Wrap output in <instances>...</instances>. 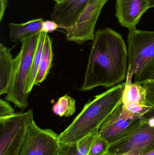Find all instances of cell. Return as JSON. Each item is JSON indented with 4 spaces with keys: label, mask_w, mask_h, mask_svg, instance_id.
Returning a JSON list of instances; mask_svg holds the SVG:
<instances>
[{
    "label": "cell",
    "mask_w": 154,
    "mask_h": 155,
    "mask_svg": "<svg viewBox=\"0 0 154 155\" xmlns=\"http://www.w3.org/2000/svg\"><path fill=\"white\" fill-rule=\"evenodd\" d=\"M8 5V0H0V22L2 21L5 10Z\"/></svg>",
    "instance_id": "cell-23"
},
{
    "label": "cell",
    "mask_w": 154,
    "mask_h": 155,
    "mask_svg": "<svg viewBox=\"0 0 154 155\" xmlns=\"http://www.w3.org/2000/svg\"><path fill=\"white\" fill-rule=\"evenodd\" d=\"M56 3H59L62 2H64L65 0H54Z\"/></svg>",
    "instance_id": "cell-27"
},
{
    "label": "cell",
    "mask_w": 154,
    "mask_h": 155,
    "mask_svg": "<svg viewBox=\"0 0 154 155\" xmlns=\"http://www.w3.org/2000/svg\"><path fill=\"white\" fill-rule=\"evenodd\" d=\"M98 131L89 135L76 143L70 144L60 143L58 155H88L92 141Z\"/></svg>",
    "instance_id": "cell-15"
},
{
    "label": "cell",
    "mask_w": 154,
    "mask_h": 155,
    "mask_svg": "<svg viewBox=\"0 0 154 155\" xmlns=\"http://www.w3.org/2000/svg\"><path fill=\"white\" fill-rule=\"evenodd\" d=\"M148 9V0H116V16L122 26L132 30Z\"/></svg>",
    "instance_id": "cell-10"
},
{
    "label": "cell",
    "mask_w": 154,
    "mask_h": 155,
    "mask_svg": "<svg viewBox=\"0 0 154 155\" xmlns=\"http://www.w3.org/2000/svg\"><path fill=\"white\" fill-rule=\"evenodd\" d=\"M149 146H154V128L145 119L132 133L110 145L106 155H124L132 150Z\"/></svg>",
    "instance_id": "cell-9"
},
{
    "label": "cell",
    "mask_w": 154,
    "mask_h": 155,
    "mask_svg": "<svg viewBox=\"0 0 154 155\" xmlns=\"http://www.w3.org/2000/svg\"><path fill=\"white\" fill-rule=\"evenodd\" d=\"M33 120L32 109L0 117V155H17Z\"/></svg>",
    "instance_id": "cell-4"
},
{
    "label": "cell",
    "mask_w": 154,
    "mask_h": 155,
    "mask_svg": "<svg viewBox=\"0 0 154 155\" xmlns=\"http://www.w3.org/2000/svg\"><path fill=\"white\" fill-rule=\"evenodd\" d=\"M53 58L52 40L48 34L45 39L42 56L35 78L34 85L39 84L46 80L52 65Z\"/></svg>",
    "instance_id": "cell-14"
},
{
    "label": "cell",
    "mask_w": 154,
    "mask_h": 155,
    "mask_svg": "<svg viewBox=\"0 0 154 155\" xmlns=\"http://www.w3.org/2000/svg\"><path fill=\"white\" fill-rule=\"evenodd\" d=\"M14 58L9 48L0 44V95L6 94L10 88L14 70Z\"/></svg>",
    "instance_id": "cell-12"
},
{
    "label": "cell",
    "mask_w": 154,
    "mask_h": 155,
    "mask_svg": "<svg viewBox=\"0 0 154 155\" xmlns=\"http://www.w3.org/2000/svg\"><path fill=\"white\" fill-rule=\"evenodd\" d=\"M48 34V33L43 32H40L39 33L38 44L33 57L31 71L27 83V92L29 94L31 92L34 86H35L34 82L40 64L45 39Z\"/></svg>",
    "instance_id": "cell-16"
},
{
    "label": "cell",
    "mask_w": 154,
    "mask_h": 155,
    "mask_svg": "<svg viewBox=\"0 0 154 155\" xmlns=\"http://www.w3.org/2000/svg\"><path fill=\"white\" fill-rule=\"evenodd\" d=\"M145 90L146 100L147 104L154 108V81H148L141 84Z\"/></svg>",
    "instance_id": "cell-20"
},
{
    "label": "cell",
    "mask_w": 154,
    "mask_h": 155,
    "mask_svg": "<svg viewBox=\"0 0 154 155\" xmlns=\"http://www.w3.org/2000/svg\"><path fill=\"white\" fill-rule=\"evenodd\" d=\"M44 20L39 18L21 24H9L10 39L13 42L20 41L30 35L40 32Z\"/></svg>",
    "instance_id": "cell-13"
},
{
    "label": "cell",
    "mask_w": 154,
    "mask_h": 155,
    "mask_svg": "<svg viewBox=\"0 0 154 155\" xmlns=\"http://www.w3.org/2000/svg\"><path fill=\"white\" fill-rule=\"evenodd\" d=\"M140 155H154V149L144 152Z\"/></svg>",
    "instance_id": "cell-25"
},
{
    "label": "cell",
    "mask_w": 154,
    "mask_h": 155,
    "mask_svg": "<svg viewBox=\"0 0 154 155\" xmlns=\"http://www.w3.org/2000/svg\"><path fill=\"white\" fill-rule=\"evenodd\" d=\"M90 0H65L56 3L50 14L51 19L62 26H72Z\"/></svg>",
    "instance_id": "cell-11"
},
{
    "label": "cell",
    "mask_w": 154,
    "mask_h": 155,
    "mask_svg": "<svg viewBox=\"0 0 154 155\" xmlns=\"http://www.w3.org/2000/svg\"><path fill=\"white\" fill-rule=\"evenodd\" d=\"M59 135L50 129H42L34 120L28 127L17 155H58Z\"/></svg>",
    "instance_id": "cell-7"
},
{
    "label": "cell",
    "mask_w": 154,
    "mask_h": 155,
    "mask_svg": "<svg viewBox=\"0 0 154 155\" xmlns=\"http://www.w3.org/2000/svg\"><path fill=\"white\" fill-rule=\"evenodd\" d=\"M151 81H154V58L147 63L134 77L136 84H142Z\"/></svg>",
    "instance_id": "cell-19"
},
{
    "label": "cell",
    "mask_w": 154,
    "mask_h": 155,
    "mask_svg": "<svg viewBox=\"0 0 154 155\" xmlns=\"http://www.w3.org/2000/svg\"><path fill=\"white\" fill-rule=\"evenodd\" d=\"M143 117L147 124L150 126L154 128V108L146 114Z\"/></svg>",
    "instance_id": "cell-24"
},
{
    "label": "cell",
    "mask_w": 154,
    "mask_h": 155,
    "mask_svg": "<svg viewBox=\"0 0 154 155\" xmlns=\"http://www.w3.org/2000/svg\"><path fill=\"white\" fill-rule=\"evenodd\" d=\"M39 33L21 40L20 51L14 58L13 74L5 99L20 109H24L28 105L30 94L27 92V83L31 71Z\"/></svg>",
    "instance_id": "cell-3"
},
{
    "label": "cell",
    "mask_w": 154,
    "mask_h": 155,
    "mask_svg": "<svg viewBox=\"0 0 154 155\" xmlns=\"http://www.w3.org/2000/svg\"><path fill=\"white\" fill-rule=\"evenodd\" d=\"M144 120L143 117L137 116L129 113L122 104L104 121L99 134L110 145L132 133Z\"/></svg>",
    "instance_id": "cell-8"
},
{
    "label": "cell",
    "mask_w": 154,
    "mask_h": 155,
    "mask_svg": "<svg viewBox=\"0 0 154 155\" xmlns=\"http://www.w3.org/2000/svg\"><path fill=\"white\" fill-rule=\"evenodd\" d=\"M127 43V70L135 75L154 58V31L129 30Z\"/></svg>",
    "instance_id": "cell-5"
},
{
    "label": "cell",
    "mask_w": 154,
    "mask_h": 155,
    "mask_svg": "<svg viewBox=\"0 0 154 155\" xmlns=\"http://www.w3.org/2000/svg\"><path fill=\"white\" fill-rule=\"evenodd\" d=\"M109 144L99 134L95 136L90 146L88 155H106Z\"/></svg>",
    "instance_id": "cell-18"
},
{
    "label": "cell",
    "mask_w": 154,
    "mask_h": 155,
    "mask_svg": "<svg viewBox=\"0 0 154 155\" xmlns=\"http://www.w3.org/2000/svg\"><path fill=\"white\" fill-rule=\"evenodd\" d=\"M125 84H118L89 100L71 124L59 134L60 143H76L99 131L106 119L123 104Z\"/></svg>",
    "instance_id": "cell-2"
},
{
    "label": "cell",
    "mask_w": 154,
    "mask_h": 155,
    "mask_svg": "<svg viewBox=\"0 0 154 155\" xmlns=\"http://www.w3.org/2000/svg\"><path fill=\"white\" fill-rule=\"evenodd\" d=\"M52 111L60 117H69L76 113V99L68 94L61 97L53 104Z\"/></svg>",
    "instance_id": "cell-17"
},
{
    "label": "cell",
    "mask_w": 154,
    "mask_h": 155,
    "mask_svg": "<svg viewBox=\"0 0 154 155\" xmlns=\"http://www.w3.org/2000/svg\"><path fill=\"white\" fill-rule=\"evenodd\" d=\"M127 48L122 35L108 27L98 30L80 90L109 88L121 84L127 76Z\"/></svg>",
    "instance_id": "cell-1"
},
{
    "label": "cell",
    "mask_w": 154,
    "mask_h": 155,
    "mask_svg": "<svg viewBox=\"0 0 154 155\" xmlns=\"http://www.w3.org/2000/svg\"><path fill=\"white\" fill-rule=\"evenodd\" d=\"M14 109L6 100L0 99V117L12 115L15 113Z\"/></svg>",
    "instance_id": "cell-21"
},
{
    "label": "cell",
    "mask_w": 154,
    "mask_h": 155,
    "mask_svg": "<svg viewBox=\"0 0 154 155\" xmlns=\"http://www.w3.org/2000/svg\"><path fill=\"white\" fill-rule=\"evenodd\" d=\"M108 0H90L80 14L73 26L59 25V28L66 31V39L69 41L83 45L95 39V27L104 5Z\"/></svg>",
    "instance_id": "cell-6"
},
{
    "label": "cell",
    "mask_w": 154,
    "mask_h": 155,
    "mask_svg": "<svg viewBox=\"0 0 154 155\" xmlns=\"http://www.w3.org/2000/svg\"><path fill=\"white\" fill-rule=\"evenodd\" d=\"M148 8H154V0H148Z\"/></svg>",
    "instance_id": "cell-26"
},
{
    "label": "cell",
    "mask_w": 154,
    "mask_h": 155,
    "mask_svg": "<svg viewBox=\"0 0 154 155\" xmlns=\"http://www.w3.org/2000/svg\"><path fill=\"white\" fill-rule=\"evenodd\" d=\"M58 28H59V25L58 24L52 20H47L43 21L41 32L48 34V33L53 32Z\"/></svg>",
    "instance_id": "cell-22"
}]
</instances>
